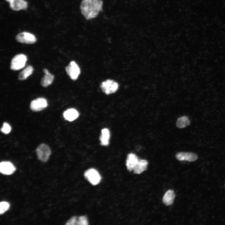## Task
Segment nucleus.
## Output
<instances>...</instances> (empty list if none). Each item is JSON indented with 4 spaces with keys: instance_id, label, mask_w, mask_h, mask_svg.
<instances>
[{
    "instance_id": "nucleus-1",
    "label": "nucleus",
    "mask_w": 225,
    "mask_h": 225,
    "mask_svg": "<svg viewBox=\"0 0 225 225\" xmlns=\"http://www.w3.org/2000/svg\"><path fill=\"white\" fill-rule=\"evenodd\" d=\"M102 0H82L80 5L82 14L86 19L96 18L102 10Z\"/></svg>"
},
{
    "instance_id": "nucleus-2",
    "label": "nucleus",
    "mask_w": 225,
    "mask_h": 225,
    "mask_svg": "<svg viewBox=\"0 0 225 225\" xmlns=\"http://www.w3.org/2000/svg\"><path fill=\"white\" fill-rule=\"evenodd\" d=\"M27 56L23 54L15 56L12 59L10 63V68L13 70H18L25 65L27 61Z\"/></svg>"
},
{
    "instance_id": "nucleus-3",
    "label": "nucleus",
    "mask_w": 225,
    "mask_h": 225,
    "mask_svg": "<svg viewBox=\"0 0 225 225\" xmlns=\"http://www.w3.org/2000/svg\"><path fill=\"white\" fill-rule=\"evenodd\" d=\"M36 152L38 159L42 162H46L48 160L51 150L48 145L42 143L37 147Z\"/></svg>"
},
{
    "instance_id": "nucleus-4",
    "label": "nucleus",
    "mask_w": 225,
    "mask_h": 225,
    "mask_svg": "<svg viewBox=\"0 0 225 225\" xmlns=\"http://www.w3.org/2000/svg\"><path fill=\"white\" fill-rule=\"evenodd\" d=\"M100 87L103 92L108 95L114 93L117 90L118 84L113 80L108 79L102 83Z\"/></svg>"
},
{
    "instance_id": "nucleus-5",
    "label": "nucleus",
    "mask_w": 225,
    "mask_h": 225,
    "mask_svg": "<svg viewBox=\"0 0 225 225\" xmlns=\"http://www.w3.org/2000/svg\"><path fill=\"white\" fill-rule=\"evenodd\" d=\"M16 40L18 42L27 44L35 43L37 39L33 34L27 32H22L18 33L16 37Z\"/></svg>"
},
{
    "instance_id": "nucleus-6",
    "label": "nucleus",
    "mask_w": 225,
    "mask_h": 225,
    "mask_svg": "<svg viewBox=\"0 0 225 225\" xmlns=\"http://www.w3.org/2000/svg\"><path fill=\"white\" fill-rule=\"evenodd\" d=\"M65 70L70 78L73 80H76L80 73L79 67L74 61L70 62L65 68Z\"/></svg>"
},
{
    "instance_id": "nucleus-7",
    "label": "nucleus",
    "mask_w": 225,
    "mask_h": 225,
    "mask_svg": "<svg viewBox=\"0 0 225 225\" xmlns=\"http://www.w3.org/2000/svg\"><path fill=\"white\" fill-rule=\"evenodd\" d=\"M84 175L87 180L93 185L98 184L100 182L101 177L98 172L94 168H90L86 171Z\"/></svg>"
},
{
    "instance_id": "nucleus-8",
    "label": "nucleus",
    "mask_w": 225,
    "mask_h": 225,
    "mask_svg": "<svg viewBox=\"0 0 225 225\" xmlns=\"http://www.w3.org/2000/svg\"><path fill=\"white\" fill-rule=\"evenodd\" d=\"M48 106V103L46 99L43 98H38L32 101L30 104L31 109L35 112L41 111Z\"/></svg>"
},
{
    "instance_id": "nucleus-9",
    "label": "nucleus",
    "mask_w": 225,
    "mask_h": 225,
    "mask_svg": "<svg viewBox=\"0 0 225 225\" xmlns=\"http://www.w3.org/2000/svg\"><path fill=\"white\" fill-rule=\"evenodd\" d=\"M176 158L179 161H187L193 162L198 158L197 155L193 153L181 152L177 153L176 155Z\"/></svg>"
},
{
    "instance_id": "nucleus-10",
    "label": "nucleus",
    "mask_w": 225,
    "mask_h": 225,
    "mask_svg": "<svg viewBox=\"0 0 225 225\" xmlns=\"http://www.w3.org/2000/svg\"><path fill=\"white\" fill-rule=\"evenodd\" d=\"M9 3L10 8L15 11L25 10L28 7V2L24 0H12Z\"/></svg>"
},
{
    "instance_id": "nucleus-11",
    "label": "nucleus",
    "mask_w": 225,
    "mask_h": 225,
    "mask_svg": "<svg viewBox=\"0 0 225 225\" xmlns=\"http://www.w3.org/2000/svg\"><path fill=\"white\" fill-rule=\"evenodd\" d=\"M16 170L15 167L10 162L7 161L1 162L0 163V171L3 174L10 175Z\"/></svg>"
},
{
    "instance_id": "nucleus-12",
    "label": "nucleus",
    "mask_w": 225,
    "mask_h": 225,
    "mask_svg": "<svg viewBox=\"0 0 225 225\" xmlns=\"http://www.w3.org/2000/svg\"><path fill=\"white\" fill-rule=\"evenodd\" d=\"M43 71L45 74L41 80V84L42 87H46L52 83L54 76L45 68L43 69Z\"/></svg>"
},
{
    "instance_id": "nucleus-13",
    "label": "nucleus",
    "mask_w": 225,
    "mask_h": 225,
    "mask_svg": "<svg viewBox=\"0 0 225 225\" xmlns=\"http://www.w3.org/2000/svg\"><path fill=\"white\" fill-rule=\"evenodd\" d=\"M139 160L136 155L133 153H130L128 155L126 162V166L129 171L133 170L138 163Z\"/></svg>"
},
{
    "instance_id": "nucleus-14",
    "label": "nucleus",
    "mask_w": 225,
    "mask_h": 225,
    "mask_svg": "<svg viewBox=\"0 0 225 225\" xmlns=\"http://www.w3.org/2000/svg\"><path fill=\"white\" fill-rule=\"evenodd\" d=\"M78 111L75 109L70 108L64 112L63 116L64 118L69 121L76 119L79 116Z\"/></svg>"
},
{
    "instance_id": "nucleus-15",
    "label": "nucleus",
    "mask_w": 225,
    "mask_h": 225,
    "mask_svg": "<svg viewBox=\"0 0 225 225\" xmlns=\"http://www.w3.org/2000/svg\"><path fill=\"white\" fill-rule=\"evenodd\" d=\"M148 162L146 160H139L133 170L134 173L140 174L147 168Z\"/></svg>"
},
{
    "instance_id": "nucleus-16",
    "label": "nucleus",
    "mask_w": 225,
    "mask_h": 225,
    "mask_svg": "<svg viewBox=\"0 0 225 225\" xmlns=\"http://www.w3.org/2000/svg\"><path fill=\"white\" fill-rule=\"evenodd\" d=\"M175 195L174 191L169 190L164 194L162 201L163 203L167 206L172 205L173 202Z\"/></svg>"
},
{
    "instance_id": "nucleus-17",
    "label": "nucleus",
    "mask_w": 225,
    "mask_h": 225,
    "mask_svg": "<svg viewBox=\"0 0 225 225\" xmlns=\"http://www.w3.org/2000/svg\"><path fill=\"white\" fill-rule=\"evenodd\" d=\"M110 137V133L108 129L107 128L102 129L100 138L101 145L102 146H108L109 144Z\"/></svg>"
},
{
    "instance_id": "nucleus-18",
    "label": "nucleus",
    "mask_w": 225,
    "mask_h": 225,
    "mask_svg": "<svg viewBox=\"0 0 225 225\" xmlns=\"http://www.w3.org/2000/svg\"><path fill=\"white\" fill-rule=\"evenodd\" d=\"M33 68L32 66L29 65L24 69L19 74L18 79L20 80L26 79L31 75L33 72Z\"/></svg>"
},
{
    "instance_id": "nucleus-19",
    "label": "nucleus",
    "mask_w": 225,
    "mask_h": 225,
    "mask_svg": "<svg viewBox=\"0 0 225 225\" xmlns=\"http://www.w3.org/2000/svg\"><path fill=\"white\" fill-rule=\"evenodd\" d=\"M190 123L189 118L186 116H183L178 118L176 125L177 127L181 128H185L189 125Z\"/></svg>"
},
{
    "instance_id": "nucleus-20",
    "label": "nucleus",
    "mask_w": 225,
    "mask_h": 225,
    "mask_svg": "<svg viewBox=\"0 0 225 225\" xmlns=\"http://www.w3.org/2000/svg\"><path fill=\"white\" fill-rule=\"evenodd\" d=\"M9 203L6 202H2L0 203V213L2 214L7 211L9 208Z\"/></svg>"
},
{
    "instance_id": "nucleus-21",
    "label": "nucleus",
    "mask_w": 225,
    "mask_h": 225,
    "mask_svg": "<svg viewBox=\"0 0 225 225\" xmlns=\"http://www.w3.org/2000/svg\"><path fill=\"white\" fill-rule=\"evenodd\" d=\"M88 221L87 217L85 216H81L79 217L78 219L77 225H88Z\"/></svg>"
},
{
    "instance_id": "nucleus-22",
    "label": "nucleus",
    "mask_w": 225,
    "mask_h": 225,
    "mask_svg": "<svg viewBox=\"0 0 225 225\" xmlns=\"http://www.w3.org/2000/svg\"><path fill=\"white\" fill-rule=\"evenodd\" d=\"M11 127L10 125L7 122L3 123V126L1 128V131L3 133L7 134L9 133L11 131Z\"/></svg>"
},
{
    "instance_id": "nucleus-23",
    "label": "nucleus",
    "mask_w": 225,
    "mask_h": 225,
    "mask_svg": "<svg viewBox=\"0 0 225 225\" xmlns=\"http://www.w3.org/2000/svg\"><path fill=\"white\" fill-rule=\"evenodd\" d=\"M78 218L76 216H73L66 223L67 225H77Z\"/></svg>"
},
{
    "instance_id": "nucleus-24",
    "label": "nucleus",
    "mask_w": 225,
    "mask_h": 225,
    "mask_svg": "<svg viewBox=\"0 0 225 225\" xmlns=\"http://www.w3.org/2000/svg\"><path fill=\"white\" fill-rule=\"evenodd\" d=\"M12 0H6V1L8 2H10Z\"/></svg>"
}]
</instances>
